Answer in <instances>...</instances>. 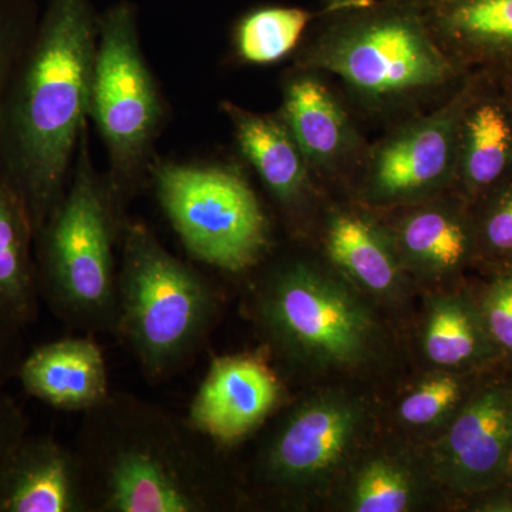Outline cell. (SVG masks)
Masks as SVG:
<instances>
[{
	"instance_id": "cell-23",
	"label": "cell",
	"mask_w": 512,
	"mask_h": 512,
	"mask_svg": "<svg viewBox=\"0 0 512 512\" xmlns=\"http://www.w3.org/2000/svg\"><path fill=\"white\" fill-rule=\"evenodd\" d=\"M313 18L309 10L291 6L251 10L235 26L234 45L239 59L258 66L285 59L299 45Z\"/></svg>"
},
{
	"instance_id": "cell-34",
	"label": "cell",
	"mask_w": 512,
	"mask_h": 512,
	"mask_svg": "<svg viewBox=\"0 0 512 512\" xmlns=\"http://www.w3.org/2000/svg\"><path fill=\"white\" fill-rule=\"evenodd\" d=\"M508 481L512 484V463H511V470H510V477H508Z\"/></svg>"
},
{
	"instance_id": "cell-31",
	"label": "cell",
	"mask_w": 512,
	"mask_h": 512,
	"mask_svg": "<svg viewBox=\"0 0 512 512\" xmlns=\"http://www.w3.org/2000/svg\"><path fill=\"white\" fill-rule=\"evenodd\" d=\"M468 510L478 512H512V484L510 481L468 498Z\"/></svg>"
},
{
	"instance_id": "cell-13",
	"label": "cell",
	"mask_w": 512,
	"mask_h": 512,
	"mask_svg": "<svg viewBox=\"0 0 512 512\" xmlns=\"http://www.w3.org/2000/svg\"><path fill=\"white\" fill-rule=\"evenodd\" d=\"M282 392L281 380L264 357L252 353L214 357L187 417L215 443L234 446L272 416Z\"/></svg>"
},
{
	"instance_id": "cell-20",
	"label": "cell",
	"mask_w": 512,
	"mask_h": 512,
	"mask_svg": "<svg viewBox=\"0 0 512 512\" xmlns=\"http://www.w3.org/2000/svg\"><path fill=\"white\" fill-rule=\"evenodd\" d=\"M330 261L359 288L390 298L402 291L404 265L389 229L352 210L330 214L325 229Z\"/></svg>"
},
{
	"instance_id": "cell-28",
	"label": "cell",
	"mask_w": 512,
	"mask_h": 512,
	"mask_svg": "<svg viewBox=\"0 0 512 512\" xmlns=\"http://www.w3.org/2000/svg\"><path fill=\"white\" fill-rule=\"evenodd\" d=\"M488 336L500 350L504 360H512V269L493 271V281L487 286L480 301Z\"/></svg>"
},
{
	"instance_id": "cell-30",
	"label": "cell",
	"mask_w": 512,
	"mask_h": 512,
	"mask_svg": "<svg viewBox=\"0 0 512 512\" xmlns=\"http://www.w3.org/2000/svg\"><path fill=\"white\" fill-rule=\"evenodd\" d=\"M22 330L0 320V389L16 377L23 357Z\"/></svg>"
},
{
	"instance_id": "cell-33",
	"label": "cell",
	"mask_w": 512,
	"mask_h": 512,
	"mask_svg": "<svg viewBox=\"0 0 512 512\" xmlns=\"http://www.w3.org/2000/svg\"><path fill=\"white\" fill-rule=\"evenodd\" d=\"M503 79H504V82L507 83V86L510 87V90L512 93V77H511V79H505V77H503Z\"/></svg>"
},
{
	"instance_id": "cell-5",
	"label": "cell",
	"mask_w": 512,
	"mask_h": 512,
	"mask_svg": "<svg viewBox=\"0 0 512 512\" xmlns=\"http://www.w3.org/2000/svg\"><path fill=\"white\" fill-rule=\"evenodd\" d=\"M220 309L214 286L140 221H124L114 336L150 383L194 362Z\"/></svg>"
},
{
	"instance_id": "cell-9",
	"label": "cell",
	"mask_w": 512,
	"mask_h": 512,
	"mask_svg": "<svg viewBox=\"0 0 512 512\" xmlns=\"http://www.w3.org/2000/svg\"><path fill=\"white\" fill-rule=\"evenodd\" d=\"M363 423V407L343 394H320L299 403L256 456V490L279 501L299 497L346 460Z\"/></svg>"
},
{
	"instance_id": "cell-29",
	"label": "cell",
	"mask_w": 512,
	"mask_h": 512,
	"mask_svg": "<svg viewBox=\"0 0 512 512\" xmlns=\"http://www.w3.org/2000/svg\"><path fill=\"white\" fill-rule=\"evenodd\" d=\"M29 433V417L9 394L0 389V464Z\"/></svg>"
},
{
	"instance_id": "cell-19",
	"label": "cell",
	"mask_w": 512,
	"mask_h": 512,
	"mask_svg": "<svg viewBox=\"0 0 512 512\" xmlns=\"http://www.w3.org/2000/svg\"><path fill=\"white\" fill-rule=\"evenodd\" d=\"M242 156L282 210L293 212L309 197L311 168L278 113L261 114L231 101L221 103Z\"/></svg>"
},
{
	"instance_id": "cell-36",
	"label": "cell",
	"mask_w": 512,
	"mask_h": 512,
	"mask_svg": "<svg viewBox=\"0 0 512 512\" xmlns=\"http://www.w3.org/2000/svg\"><path fill=\"white\" fill-rule=\"evenodd\" d=\"M511 382H512V380H511Z\"/></svg>"
},
{
	"instance_id": "cell-22",
	"label": "cell",
	"mask_w": 512,
	"mask_h": 512,
	"mask_svg": "<svg viewBox=\"0 0 512 512\" xmlns=\"http://www.w3.org/2000/svg\"><path fill=\"white\" fill-rule=\"evenodd\" d=\"M35 229L18 194L0 177V320L25 329L39 309Z\"/></svg>"
},
{
	"instance_id": "cell-14",
	"label": "cell",
	"mask_w": 512,
	"mask_h": 512,
	"mask_svg": "<svg viewBox=\"0 0 512 512\" xmlns=\"http://www.w3.org/2000/svg\"><path fill=\"white\" fill-rule=\"evenodd\" d=\"M0 512H90L74 448L26 434L0 464Z\"/></svg>"
},
{
	"instance_id": "cell-11",
	"label": "cell",
	"mask_w": 512,
	"mask_h": 512,
	"mask_svg": "<svg viewBox=\"0 0 512 512\" xmlns=\"http://www.w3.org/2000/svg\"><path fill=\"white\" fill-rule=\"evenodd\" d=\"M512 463V382L483 377L431 450L437 483L468 498L507 483Z\"/></svg>"
},
{
	"instance_id": "cell-3",
	"label": "cell",
	"mask_w": 512,
	"mask_h": 512,
	"mask_svg": "<svg viewBox=\"0 0 512 512\" xmlns=\"http://www.w3.org/2000/svg\"><path fill=\"white\" fill-rule=\"evenodd\" d=\"M325 16L328 23L302 50L296 69L333 74L366 109H396L466 79L416 0H375Z\"/></svg>"
},
{
	"instance_id": "cell-25",
	"label": "cell",
	"mask_w": 512,
	"mask_h": 512,
	"mask_svg": "<svg viewBox=\"0 0 512 512\" xmlns=\"http://www.w3.org/2000/svg\"><path fill=\"white\" fill-rule=\"evenodd\" d=\"M487 373V372H485ZM485 373L440 372L423 380L399 404V419L414 429L440 426L453 419Z\"/></svg>"
},
{
	"instance_id": "cell-27",
	"label": "cell",
	"mask_w": 512,
	"mask_h": 512,
	"mask_svg": "<svg viewBox=\"0 0 512 512\" xmlns=\"http://www.w3.org/2000/svg\"><path fill=\"white\" fill-rule=\"evenodd\" d=\"M39 18L35 0H0V113Z\"/></svg>"
},
{
	"instance_id": "cell-21",
	"label": "cell",
	"mask_w": 512,
	"mask_h": 512,
	"mask_svg": "<svg viewBox=\"0 0 512 512\" xmlns=\"http://www.w3.org/2000/svg\"><path fill=\"white\" fill-rule=\"evenodd\" d=\"M423 352L441 372L485 373L504 362L485 329L480 305L467 293H447L430 302Z\"/></svg>"
},
{
	"instance_id": "cell-26",
	"label": "cell",
	"mask_w": 512,
	"mask_h": 512,
	"mask_svg": "<svg viewBox=\"0 0 512 512\" xmlns=\"http://www.w3.org/2000/svg\"><path fill=\"white\" fill-rule=\"evenodd\" d=\"M476 262L493 271L512 266V178L470 207Z\"/></svg>"
},
{
	"instance_id": "cell-7",
	"label": "cell",
	"mask_w": 512,
	"mask_h": 512,
	"mask_svg": "<svg viewBox=\"0 0 512 512\" xmlns=\"http://www.w3.org/2000/svg\"><path fill=\"white\" fill-rule=\"evenodd\" d=\"M164 119L163 96L140 43L136 6L121 0L97 19L89 120L106 147L107 180L123 210L150 170Z\"/></svg>"
},
{
	"instance_id": "cell-18",
	"label": "cell",
	"mask_w": 512,
	"mask_h": 512,
	"mask_svg": "<svg viewBox=\"0 0 512 512\" xmlns=\"http://www.w3.org/2000/svg\"><path fill=\"white\" fill-rule=\"evenodd\" d=\"M16 379L28 396L63 412L86 413L111 393L106 359L92 335L37 346L23 357Z\"/></svg>"
},
{
	"instance_id": "cell-12",
	"label": "cell",
	"mask_w": 512,
	"mask_h": 512,
	"mask_svg": "<svg viewBox=\"0 0 512 512\" xmlns=\"http://www.w3.org/2000/svg\"><path fill=\"white\" fill-rule=\"evenodd\" d=\"M512 178V93L503 77L468 73L450 194L468 208Z\"/></svg>"
},
{
	"instance_id": "cell-32",
	"label": "cell",
	"mask_w": 512,
	"mask_h": 512,
	"mask_svg": "<svg viewBox=\"0 0 512 512\" xmlns=\"http://www.w3.org/2000/svg\"><path fill=\"white\" fill-rule=\"evenodd\" d=\"M322 2V15L343 12V10L365 8L375 0H320Z\"/></svg>"
},
{
	"instance_id": "cell-24",
	"label": "cell",
	"mask_w": 512,
	"mask_h": 512,
	"mask_svg": "<svg viewBox=\"0 0 512 512\" xmlns=\"http://www.w3.org/2000/svg\"><path fill=\"white\" fill-rule=\"evenodd\" d=\"M406 461L375 456L356 470L350 483L348 507L355 512H404L423 497V485Z\"/></svg>"
},
{
	"instance_id": "cell-16",
	"label": "cell",
	"mask_w": 512,
	"mask_h": 512,
	"mask_svg": "<svg viewBox=\"0 0 512 512\" xmlns=\"http://www.w3.org/2000/svg\"><path fill=\"white\" fill-rule=\"evenodd\" d=\"M389 229L404 268L446 279L476 262V232L470 208L454 195L407 205Z\"/></svg>"
},
{
	"instance_id": "cell-6",
	"label": "cell",
	"mask_w": 512,
	"mask_h": 512,
	"mask_svg": "<svg viewBox=\"0 0 512 512\" xmlns=\"http://www.w3.org/2000/svg\"><path fill=\"white\" fill-rule=\"evenodd\" d=\"M256 325L291 367L350 369L376 348V323L365 303L311 262L286 261L255 288Z\"/></svg>"
},
{
	"instance_id": "cell-4",
	"label": "cell",
	"mask_w": 512,
	"mask_h": 512,
	"mask_svg": "<svg viewBox=\"0 0 512 512\" xmlns=\"http://www.w3.org/2000/svg\"><path fill=\"white\" fill-rule=\"evenodd\" d=\"M123 211L107 177L94 168L87 126L66 192L35 238L39 296L77 332H116Z\"/></svg>"
},
{
	"instance_id": "cell-17",
	"label": "cell",
	"mask_w": 512,
	"mask_h": 512,
	"mask_svg": "<svg viewBox=\"0 0 512 512\" xmlns=\"http://www.w3.org/2000/svg\"><path fill=\"white\" fill-rule=\"evenodd\" d=\"M278 114L312 173H338L359 153L348 113L316 72L296 69L286 79Z\"/></svg>"
},
{
	"instance_id": "cell-2",
	"label": "cell",
	"mask_w": 512,
	"mask_h": 512,
	"mask_svg": "<svg viewBox=\"0 0 512 512\" xmlns=\"http://www.w3.org/2000/svg\"><path fill=\"white\" fill-rule=\"evenodd\" d=\"M74 451L90 512H211L237 504L220 444L134 394L83 413Z\"/></svg>"
},
{
	"instance_id": "cell-35",
	"label": "cell",
	"mask_w": 512,
	"mask_h": 512,
	"mask_svg": "<svg viewBox=\"0 0 512 512\" xmlns=\"http://www.w3.org/2000/svg\"><path fill=\"white\" fill-rule=\"evenodd\" d=\"M511 269H512V266H511Z\"/></svg>"
},
{
	"instance_id": "cell-10",
	"label": "cell",
	"mask_w": 512,
	"mask_h": 512,
	"mask_svg": "<svg viewBox=\"0 0 512 512\" xmlns=\"http://www.w3.org/2000/svg\"><path fill=\"white\" fill-rule=\"evenodd\" d=\"M467 76L437 109L400 124L370 148L360 183L366 204L402 208L450 194Z\"/></svg>"
},
{
	"instance_id": "cell-15",
	"label": "cell",
	"mask_w": 512,
	"mask_h": 512,
	"mask_svg": "<svg viewBox=\"0 0 512 512\" xmlns=\"http://www.w3.org/2000/svg\"><path fill=\"white\" fill-rule=\"evenodd\" d=\"M441 49L466 73L512 77V0H416Z\"/></svg>"
},
{
	"instance_id": "cell-1",
	"label": "cell",
	"mask_w": 512,
	"mask_h": 512,
	"mask_svg": "<svg viewBox=\"0 0 512 512\" xmlns=\"http://www.w3.org/2000/svg\"><path fill=\"white\" fill-rule=\"evenodd\" d=\"M97 19L92 0H49L0 113V177L35 238L66 192L90 123Z\"/></svg>"
},
{
	"instance_id": "cell-8",
	"label": "cell",
	"mask_w": 512,
	"mask_h": 512,
	"mask_svg": "<svg viewBox=\"0 0 512 512\" xmlns=\"http://www.w3.org/2000/svg\"><path fill=\"white\" fill-rule=\"evenodd\" d=\"M151 183L161 210L192 258L231 274L255 268L271 242L269 222L244 175L224 165L154 157Z\"/></svg>"
}]
</instances>
